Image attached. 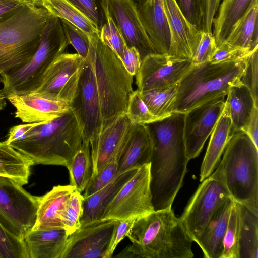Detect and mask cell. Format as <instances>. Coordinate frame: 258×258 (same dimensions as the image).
Listing matches in <instances>:
<instances>
[{
	"label": "cell",
	"mask_w": 258,
	"mask_h": 258,
	"mask_svg": "<svg viewBox=\"0 0 258 258\" xmlns=\"http://www.w3.org/2000/svg\"><path fill=\"white\" fill-rule=\"evenodd\" d=\"M99 37L121 59L126 45L120 32L109 14L106 23L99 32Z\"/></svg>",
	"instance_id": "42"
},
{
	"label": "cell",
	"mask_w": 258,
	"mask_h": 258,
	"mask_svg": "<svg viewBox=\"0 0 258 258\" xmlns=\"http://www.w3.org/2000/svg\"><path fill=\"white\" fill-rule=\"evenodd\" d=\"M192 66L191 59L167 54L152 53L145 56L136 74L140 92L161 89L177 84Z\"/></svg>",
	"instance_id": "12"
},
{
	"label": "cell",
	"mask_w": 258,
	"mask_h": 258,
	"mask_svg": "<svg viewBox=\"0 0 258 258\" xmlns=\"http://www.w3.org/2000/svg\"><path fill=\"white\" fill-rule=\"evenodd\" d=\"M50 14L29 3L0 21V75L25 65L38 49Z\"/></svg>",
	"instance_id": "5"
},
{
	"label": "cell",
	"mask_w": 258,
	"mask_h": 258,
	"mask_svg": "<svg viewBox=\"0 0 258 258\" xmlns=\"http://www.w3.org/2000/svg\"><path fill=\"white\" fill-rule=\"evenodd\" d=\"M217 47L212 33L202 31L199 44L191 59L192 65L197 66L209 61Z\"/></svg>",
	"instance_id": "46"
},
{
	"label": "cell",
	"mask_w": 258,
	"mask_h": 258,
	"mask_svg": "<svg viewBox=\"0 0 258 258\" xmlns=\"http://www.w3.org/2000/svg\"><path fill=\"white\" fill-rule=\"evenodd\" d=\"M68 236L63 228L30 229L24 237L29 258H62Z\"/></svg>",
	"instance_id": "23"
},
{
	"label": "cell",
	"mask_w": 258,
	"mask_h": 258,
	"mask_svg": "<svg viewBox=\"0 0 258 258\" xmlns=\"http://www.w3.org/2000/svg\"><path fill=\"white\" fill-rule=\"evenodd\" d=\"M118 222L100 220L81 225L68 236L62 258H104Z\"/></svg>",
	"instance_id": "16"
},
{
	"label": "cell",
	"mask_w": 258,
	"mask_h": 258,
	"mask_svg": "<svg viewBox=\"0 0 258 258\" xmlns=\"http://www.w3.org/2000/svg\"><path fill=\"white\" fill-rule=\"evenodd\" d=\"M49 14L68 21L88 35L99 34L97 27L67 0H42Z\"/></svg>",
	"instance_id": "33"
},
{
	"label": "cell",
	"mask_w": 258,
	"mask_h": 258,
	"mask_svg": "<svg viewBox=\"0 0 258 258\" xmlns=\"http://www.w3.org/2000/svg\"><path fill=\"white\" fill-rule=\"evenodd\" d=\"M70 184L80 192L84 191L92 174V161L90 142L83 139L82 144L66 167Z\"/></svg>",
	"instance_id": "32"
},
{
	"label": "cell",
	"mask_w": 258,
	"mask_h": 258,
	"mask_svg": "<svg viewBox=\"0 0 258 258\" xmlns=\"http://www.w3.org/2000/svg\"><path fill=\"white\" fill-rule=\"evenodd\" d=\"M76 188L71 185H57L41 196L33 230L63 228L60 213L66 200Z\"/></svg>",
	"instance_id": "26"
},
{
	"label": "cell",
	"mask_w": 258,
	"mask_h": 258,
	"mask_svg": "<svg viewBox=\"0 0 258 258\" xmlns=\"http://www.w3.org/2000/svg\"><path fill=\"white\" fill-rule=\"evenodd\" d=\"M138 169L119 174L110 182L93 194L85 198L81 224L99 220L106 205L122 186L134 175Z\"/></svg>",
	"instance_id": "28"
},
{
	"label": "cell",
	"mask_w": 258,
	"mask_h": 258,
	"mask_svg": "<svg viewBox=\"0 0 258 258\" xmlns=\"http://www.w3.org/2000/svg\"><path fill=\"white\" fill-rule=\"evenodd\" d=\"M33 160L11 146L0 142V176L9 178L20 185L28 183Z\"/></svg>",
	"instance_id": "30"
},
{
	"label": "cell",
	"mask_w": 258,
	"mask_h": 258,
	"mask_svg": "<svg viewBox=\"0 0 258 258\" xmlns=\"http://www.w3.org/2000/svg\"><path fill=\"white\" fill-rule=\"evenodd\" d=\"M126 114L134 124H147L162 119L154 115L143 100L138 90L131 94Z\"/></svg>",
	"instance_id": "40"
},
{
	"label": "cell",
	"mask_w": 258,
	"mask_h": 258,
	"mask_svg": "<svg viewBox=\"0 0 258 258\" xmlns=\"http://www.w3.org/2000/svg\"><path fill=\"white\" fill-rule=\"evenodd\" d=\"M98 28L99 32L109 15L108 0H67Z\"/></svg>",
	"instance_id": "39"
},
{
	"label": "cell",
	"mask_w": 258,
	"mask_h": 258,
	"mask_svg": "<svg viewBox=\"0 0 258 258\" xmlns=\"http://www.w3.org/2000/svg\"><path fill=\"white\" fill-rule=\"evenodd\" d=\"M257 16L258 0H252L246 12L233 26L224 42L253 51L258 47Z\"/></svg>",
	"instance_id": "29"
},
{
	"label": "cell",
	"mask_w": 258,
	"mask_h": 258,
	"mask_svg": "<svg viewBox=\"0 0 258 258\" xmlns=\"http://www.w3.org/2000/svg\"><path fill=\"white\" fill-rule=\"evenodd\" d=\"M225 96L213 98L184 113L183 137L189 160L199 156L214 130L224 109Z\"/></svg>",
	"instance_id": "14"
},
{
	"label": "cell",
	"mask_w": 258,
	"mask_h": 258,
	"mask_svg": "<svg viewBox=\"0 0 258 258\" xmlns=\"http://www.w3.org/2000/svg\"><path fill=\"white\" fill-rule=\"evenodd\" d=\"M221 0H197L200 14V30L212 33V21Z\"/></svg>",
	"instance_id": "47"
},
{
	"label": "cell",
	"mask_w": 258,
	"mask_h": 258,
	"mask_svg": "<svg viewBox=\"0 0 258 258\" xmlns=\"http://www.w3.org/2000/svg\"><path fill=\"white\" fill-rule=\"evenodd\" d=\"M239 258H258V216L240 204Z\"/></svg>",
	"instance_id": "34"
},
{
	"label": "cell",
	"mask_w": 258,
	"mask_h": 258,
	"mask_svg": "<svg viewBox=\"0 0 258 258\" xmlns=\"http://www.w3.org/2000/svg\"><path fill=\"white\" fill-rule=\"evenodd\" d=\"M137 9L155 52L168 54L170 36L163 0H143L137 3Z\"/></svg>",
	"instance_id": "21"
},
{
	"label": "cell",
	"mask_w": 258,
	"mask_h": 258,
	"mask_svg": "<svg viewBox=\"0 0 258 258\" xmlns=\"http://www.w3.org/2000/svg\"><path fill=\"white\" fill-rule=\"evenodd\" d=\"M132 245L117 257L192 258L193 242L171 207L137 218L127 236Z\"/></svg>",
	"instance_id": "2"
},
{
	"label": "cell",
	"mask_w": 258,
	"mask_h": 258,
	"mask_svg": "<svg viewBox=\"0 0 258 258\" xmlns=\"http://www.w3.org/2000/svg\"><path fill=\"white\" fill-rule=\"evenodd\" d=\"M258 47L245 59V67L241 78V82L250 90L254 100L258 104Z\"/></svg>",
	"instance_id": "45"
},
{
	"label": "cell",
	"mask_w": 258,
	"mask_h": 258,
	"mask_svg": "<svg viewBox=\"0 0 258 258\" xmlns=\"http://www.w3.org/2000/svg\"><path fill=\"white\" fill-rule=\"evenodd\" d=\"M184 113L147 124L152 141L151 190L155 210L171 207L181 188L189 161L183 137Z\"/></svg>",
	"instance_id": "1"
},
{
	"label": "cell",
	"mask_w": 258,
	"mask_h": 258,
	"mask_svg": "<svg viewBox=\"0 0 258 258\" xmlns=\"http://www.w3.org/2000/svg\"><path fill=\"white\" fill-rule=\"evenodd\" d=\"M85 65V59L77 53L61 54L49 66L34 92L51 95L71 105L77 95Z\"/></svg>",
	"instance_id": "13"
},
{
	"label": "cell",
	"mask_w": 258,
	"mask_h": 258,
	"mask_svg": "<svg viewBox=\"0 0 258 258\" xmlns=\"http://www.w3.org/2000/svg\"><path fill=\"white\" fill-rule=\"evenodd\" d=\"M178 84L140 92L141 97L150 112L161 118L172 113V105L176 97Z\"/></svg>",
	"instance_id": "35"
},
{
	"label": "cell",
	"mask_w": 258,
	"mask_h": 258,
	"mask_svg": "<svg viewBox=\"0 0 258 258\" xmlns=\"http://www.w3.org/2000/svg\"><path fill=\"white\" fill-rule=\"evenodd\" d=\"M42 122L26 123L12 127L9 130L7 142L10 144L11 142L25 139L33 128Z\"/></svg>",
	"instance_id": "51"
},
{
	"label": "cell",
	"mask_w": 258,
	"mask_h": 258,
	"mask_svg": "<svg viewBox=\"0 0 258 258\" xmlns=\"http://www.w3.org/2000/svg\"><path fill=\"white\" fill-rule=\"evenodd\" d=\"M70 44L59 18L50 14L39 47L32 58L23 67L0 75L5 97L9 95L26 94L35 91L53 60Z\"/></svg>",
	"instance_id": "8"
},
{
	"label": "cell",
	"mask_w": 258,
	"mask_h": 258,
	"mask_svg": "<svg viewBox=\"0 0 258 258\" xmlns=\"http://www.w3.org/2000/svg\"><path fill=\"white\" fill-rule=\"evenodd\" d=\"M40 199L14 180L0 176V216L24 237L35 224Z\"/></svg>",
	"instance_id": "11"
},
{
	"label": "cell",
	"mask_w": 258,
	"mask_h": 258,
	"mask_svg": "<svg viewBox=\"0 0 258 258\" xmlns=\"http://www.w3.org/2000/svg\"><path fill=\"white\" fill-rule=\"evenodd\" d=\"M229 198L219 164L201 182L179 217L193 241H197L214 213Z\"/></svg>",
	"instance_id": "9"
},
{
	"label": "cell",
	"mask_w": 258,
	"mask_h": 258,
	"mask_svg": "<svg viewBox=\"0 0 258 258\" xmlns=\"http://www.w3.org/2000/svg\"><path fill=\"white\" fill-rule=\"evenodd\" d=\"M234 201L229 198L215 211L196 242L204 257L221 258L223 240Z\"/></svg>",
	"instance_id": "22"
},
{
	"label": "cell",
	"mask_w": 258,
	"mask_h": 258,
	"mask_svg": "<svg viewBox=\"0 0 258 258\" xmlns=\"http://www.w3.org/2000/svg\"><path fill=\"white\" fill-rule=\"evenodd\" d=\"M226 96L225 107L231 121V135L239 131L245 132L252 113L258 104L240 79L230 86Z\"/></svg>",
	"instance_id": "25"
},
{
	"label": "cell",
	"mask_w": 258,
	"mask_h": 258,
	"mask_svg": "<svg viewBox=\"0 0 258 258\" xmlns=\"http://www.w3.org/2000/svg\"><path fill=\"white\" fill-rule=\"evenodd\" d=\"M1 86H2V78L0 76V97L5 98Z\"/></svg>",
	"instance_id": "56"
},
{
	"label": "cell",
	"mask_w": 258,
	"mask_h": 258,
	"mask_svg": "<svg viewBox=\"0 0 258 258\" xmlns=\"http://www.w3.org/2000/svg\"><path fill=\"white\" fill-rule=\"evenodd\" d=\"M83 130L84 139L89 141L103 125L100 101L93 75L86 62L76 97L70 105Z\"/></svg>",
	"instance_id": "18"
},
{
	"label": "cell",
	"mask_w": 258,
	"mask_h": 258,
	"mask_svg": "<svg viewBox=\"0 0 258 258\" xmlns=\"http://www.w3.org/2000/svg\"><path fill=\"white\" fill-rule=\"evenodd\" d=\"M241 222L240 204L234 201L223 240L221 258H239V240Z\"/></svg>",
	"instance_id": "37"
},
{
	"label": "cell",
	"mask_w": 258,
	"mask_h": 258,
	"mask_svg": "<svg viewBox=\"0 0 258 258\" xmlns=\"http://www.w3.org/2000/svg\"><path fill=\"white\" fill-rule=\"evenodd\" d=\"M108 11L128 47H135L141 59L156 53L141 22L134 0H108Z\"/></svg>",
	"instance_id": "19"
},
{
	"label": "cell",
	"mask_w": 258,
	"mask_h": 258,
	"mask_svg": "<svg viewBox=\"0 0 258 258\" xmlns=\"http://www.w3.org/2000/svg\"><path fill=\"white\" fill-rule=\"evenodd\" d=\"M231 121L225 107L211 134L207 149L200 168L201 182L209 176L218 167L222 154L231 136Z\"/></svg>",
	"instance_id": "27"
},
{
	"label": "cell",
	"mask_w": 258,
	"mask_h": 258,
	"mask_svg": "<svg viewBox=\"0 0 258 258\" xmlns=\"http://www.w3.org/2000/svg\"><path fill=\"white\" fill-rule=\"evenodd\" d=\"M33 4L37 7H42V0H29Z\"/></svg>",
	"instance_id": "55"
},
{
	"label": "cell",
	"mask_w": 258,
	"mask_h": 258,
	"mask_svg": "<svg viewBox=\"0 0 258 258\" xmlns=\"http://www.w3.org/2000/svg\"><path fill=\"white\" fill-rule=\"evenodd\" d=\"M118 158L115 157L106 163L94 176L91 177L82 194L84 198L98 191L118 175Z\"/></svg>",
	"instance_id": "41"
},
{
	"label": "cell",
	"mask_w": 258,
	"mask_h": 258,
	"mask_svg": "<svg viewBox=\"0 0 258 258\" xmlns=\"http://www.w3.org/2000/svg\"><path fill=\"white\" fill-rule=\"evenodd\" d=\"M163 3L170 36L168 54L192 59L202 31L187 20L175 0H163Z\"/></svg>",
	"instance_id": "20"
},
{
	"label": "cell",
	"mask_w": 258,
	"mask_h": 258,
	"mask_svg": "<svg viewBox=\"0 0 258 258\" xmlns=\"http://www.w3.org/2000/svg\"><path fill=\"white\" fill-rule=\"evenodd\" d=\"M253 51L235 46L224 42L217 47L209 61L212 63H218L240 60L245 59Z\"/></svg>",
	"instance_id": "44"
},
{
	"label": "cell",
	"mask_w": 258,
	"mask_h": 258,
	"mask_svg": "<svg viewBox=\"0 0 258 258\" xmlns=\"http://www.w3.org/2000/svg\"><path fill=\"white\" fill-rule=\"evenodd\" d=\"M7 106L5 98L0 97V111L4 110Z\"/></svg>",
	"instance_id": "54"
},
{
	"label": "cell",
	"mask_w": 258,
	"mask_h": 258,
	"mask_svg": "<svg viewBox=\"0 0 258 258\" xmlns=\"http://www.w3.org/2000/svg\"><path fill=\"white\" fill-rule=\"evenodd\" d=\"M152 145L146 124H134L118 160V174L150 163Z\"/></svg>",
	"instance_id": "24"
},
{
	"label": "cell",
	"mask_w": 258,
	"mask_h": 258,
	"mask_svg": "<svg viewBox=\"0 0 258 258\" xmlns=\"http://www.w3.org/2000/svg\"><path fill=\"white\" fill-rule=\"evenodd\" d=\"M6 99L15 108V117L24 123L50 121L71 110L70 104L64 100L38 92L21 95L12 94Z\"/></svg>",
	"instance_id": "17"
},
{
	"label": "cell",
	"mask_w": 258,
	"mask_h": 258,
	"mask_svg": "<svg viewBox=\"0 0 258 258\" xmlns=\"http://www.w3.org/2000/svg\"><path fill=\"white\" fill-rule=\"evenodd\" d=\"M136 219L135 218H130L118 220V223L114 230L104 258L112 257L118 244L124 237L127 236Z\"/></svg>",
	"instance_id": "48"
},
{
	"label": "cell",
	"mask_w": 258,
	"mask_h": 258,
	"mask_svg": "<svg viewBox=\"0 0 258 258\" xmlns=\"http://www.w3.org/2000/svg\"><path fill=\"white\" fill-rule=\"evenodd\" d=\"M0 258H29L24 237L1 216Z\"/></svg>",
	"instance_id": "36"
},
{
	"label": "cell",
	"mask_w": 258,
	"mask_h": 258,
	"mask_svg": "<svg viewBox=\"0 0 258 258\" xmlns=\"http://www.w3.org/2000/svg\"><path fill=\"white\" fill-rule=\"evenodd\" d=\"M137 3H139L143 1V0H135Z\"/></svg>",
	"instance_id": "57"
},
{
	"label": "cell",
	"mask_w": 258,
	"mask_h": 258,
	"mask_svg": "<svg viewBox=\"0 0 258 258\" xmlns=\"http://www.w3.org/2000/svg\"><path fill=\"white\" fill-rule=\"evenodd\" d=\"M246 58L234 61L218 63L207 61L192 65L178 82L172 112L185 113L213 98L226 96L230 86L241 79Z\"/></svg>",
	"instance_id": "7"
},
{
	"label": "cell",
	"mask_w": 258,
	"mask_h": 258,
	"mask_svg": "<svg viewBox=\"0 0 258 258\" xmlns=\"http://www.w3.org/2000/svg\"><path fill=\"white\" fill-rule=\"evenodd\" d=\"M65 35L70 43L78 54L86 59L89 49L88 34L68 21L60 19Z\"/></svg>",
	"instance_id": "43"
},
{
	"label": "cell",
	"mask_w": 258,
	"mask_h": 258,
	"mask_svg": "<svg viewBox=\"0 0 258 258\" xmlns=\"http://www.w3.org/2000/svg\"><path fill=\"white\" fill-rule=\"evenodd\" d=\"M252 0H223L217 16L213 18V34L217 46L223 43L237 20L244 14Z\"/></svg>",
	"instance_id": "31"
},
{
	"label": "cell",
	"mask_w": 258,
	"mask_h": 258,
	"mask_svg": "<svg viewBox=\"0 0 258 258\" xmlns=\"http://www.w3.org/2000/svg\"><path fill=\"white\" fill-rule=\"evenodd\" d=\"M219 165L231 198L258 216V147L242 131L233 134Z\"/></svg>",
	"instance_id": "6"
},
{
	"label": "cell",
	"mask_w": 258,
	"mask_h": 258,
	"mask_svg": "<svg viewBox=\"0 0 258 258\" xmlns=\"http://www.w3.org/2000/svg\"><path fill=\"white\" fill-rule=\"evenodd\" d=\"M187 20L200 29V14L197 0H175Z\"/></svg>",
	"instance_id": "50"
},
{
	"label": "cell",
	"mask_w": 258,
	"mask_h": 258,
	"mask_svg": "<svg viewBox=\"0 0 258 258\" xmlns=\"http://www.w3.org/2000/svg\"><path fill=\"white\" fill-rule=\"evenodd\" d=\"M153 211L150 163L137 170L106 205L100 220L137 219Z\"/></svg>",
	"instance_id": "10"
},
{
	"label": "cell",
	"mask_w": 258,
	"mask_h": 258,
	"mask_svg": "<svg viewBox=\"0 0 258 258\" xmlns=\"http://www.w3.org/2000/svg\"><path fill=\"white\" fill-rule=\"evenodd\" d=\"M84 199L82 194L75 190L66 200L61 211L60 218L68 236L81 226L80 220L83 213Z\"/></svg>",
	"instance_id": "38"
},
{
	"label": "cell",
	"mask_w": 258,
	"mask_h": 258,
	"mask_svg": "<svg viewBox=\"0 0 258 258\" xmlns=\"http://www.w3.org/2000/svg\"><path fill=\"white\" fill-rule=\"evenodd\" d=\"M245 133L258 147V107L254 109Z\"/></svg>",
	"instance_id": "53"
},
{
	"label": "cell",
	"mask_w": 258,
	"mask_h": 258,
	"mask_svg": "<svg viewBox=\"0 0 258 258\" xmlns=\"http://www.w3.org/2000/svg\"><path fill=\"white\" fill-rule=\"evenodd\" d=\"M84 139L75 112L64 115L35 126L25 139L10 145L31 159L34 165L67 166L81 147Z\"/></svg>",
	"instance_id": "3"
},
{
	"label": "cell",
	"mask_w": 258,
	"mask_h": 258,
	"mask_svg": "<svg viewBox=\"0 0 258 258\" xmlns=\"http://www.w3.org/2000/svg\"><path fill=\"white\" fill-rule=\"evenodd\" d=\"M121 60L127 72L133 76L137 74L142 61L138 50L127 45L124 48Z\"/></svg>",
	"instance_id": "49"
},
{
	"label": "cell",
	"mask_w": 258,
	"mask_h": 258,
	"mask_svg": "<svg viewBox=\"0 0 258 258\" xmlns=\"http://www.w3.org/2000/svg\"><path fill=\"white\" fill-rule=\"evenodd\" d=\"M29 3H32L29 0H0V21L11 16Z\"/></svg>",
	"instance_id": "52"
},
{
	"label": "cell",
	"mask_w": 258,
	"mask_h": 258,
	"mask_svg": "<svg viewBox=\"0 0 258 258\" xmlns=\"http://www.w3.org/2000/svg\"><path fill=\"white\" fill-rule=\"evenodd\" d=\"M134 123L126 113L121 114L103 124L90 140L94 176L113 158L119 157L128 141Z\"/></svg>",
	"instance_id": "15"
},
{
	"label": "cell",
	"mask_w": 258,
	"mask_h": 258,
	"mask_svg": "<svg viewBox=\"0 0 258 258\" xmlns=\"http://www.w3.org/2000/svg\"><path fill=\"white\" fill-rule=\"evenodd\" d=\"M88 35L89 49L85 61L93 75L103 124L126 113L133 92V76L115 53L102 42L99 34Z\"/></svg>",
	"instance_id": "4"
}]
</instances>
